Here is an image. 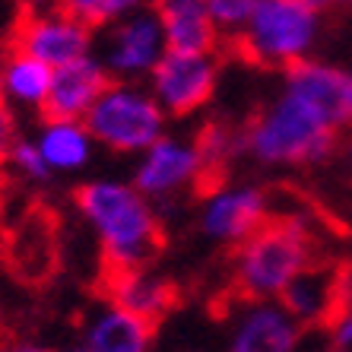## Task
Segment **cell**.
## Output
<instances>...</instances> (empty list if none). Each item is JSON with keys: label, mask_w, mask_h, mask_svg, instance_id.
<instances>
[{"label": "cell", "mask_w": 352, "mask_h": 352, "mask_svg": "<svg viewBox=\"0 0 352 352\" xmlns=\"http://www.w3.org/2000/svg\"><path fill=\"white\" fill-rule=\"evenodd\" d=\"M60 7H67L76 19L89 25V29H108L118 19L131 16L137 10L146 7V0H60Z\"/></svg>", "instance_id": "20"}, {"label": "cell", "mask_w": 352, "mask_h": 352, "mask_svg": "<svg viewBox=\"0 0 352 352\" xmlns=\"http://www.w3.org/2000/svg\"><path fill=\"white\" fill-rule=\"evenodd\" d=\"M115 76L108 74L102 58L82 54L70 64L54 67V80L45 102V118H86L96 98L108 89V82Z\"/></svg>", "instance_id": "13"}, {"label": "cell", "mask_w": 352, "mask_h": 352, "mask_svg": "<svg viewBox=\"0 0 352 352\" xmlns=\"http://www.w3.org/2000/svg\"><path fill=\"white\" fill-rule=\"evenodd\" d=\"M16 146V121L7 105H0V165L10 162V153Z\"/></svg>", "instance_id": "24"}, {"label": "cell", "mask_w": 352, "mask_h": 352, "mask_svg": "<svg viewBox=\"0 0 352 352\" xmlns=\"http://www.w3.org/2000/svg\"><path fill=\"white\" fill-rule=\"evenodd\" d=\"M349 279H352V270L346 263L318 261V257H314L286 286L283 302H286V308L302 320L305 327L327 330L330 320L343 311L346 305H352Z\"/></svg>", "instance_id": "10"}, {"label": "cell", "mask_w": 352, "mask_h": 352, "mask_svg": "<svg viewBox=\"0 0 352 352\" xmlns=\"http://www.w3.org/2000/svg\"><path fill=\"white\" fill-rule=\"evenodd\" d=\"M108 302L124 305L131 311L143 314L149 320H162L178 302V289L172 279L159 276L149 267H131V270H102Z\"/></svg>", "instance_id": "15"}, {"label": "cell", "mask_w": 352, "mask_h": 352, "mask_svg": "<svg viewBox=\"0 0 352 352\" xmlns=\"http://www.w3.org/2000/svg\"><path fill=\"white\" fill-rule=\"evenodd\" d=\"M219 64L216 51H175L168 48L149 74V89L168 118H190L213 98Z\"/></svg>", "instance_id": "6"}, {"label": "cell", "mask_w": 352, "mask_h": 352, "mask_svg": "<svg viewBox=\"0 0 352 352\" xmlns=\"http://www.w3.org/2000/svg\"><path fill=\"white\" fill-rule=\"evenodd\" d=\"M133 184L149 200H172L188 188H194L197 194L213 188L197 140L188 143V140H175L165 133L149 149L140 153V162L133 168Z\"/></svg>", "instance_id": "7"}, {"label": "cell", "mask_w": 352, "mask_h": 352, "mask_svg": "<svg viewBox=\"0 0 352 352\" xmlns=\"http://www.w3.org/2000/svg\"><path fill=\"white\" fill-rule=\"evenodd\" d=\"M10 165H13V172L25 181H48L51 175H54L48 159L41 156V149L35 140H16V146L10 153Z\"/></svg>", "instance_id": "21"}, {"label": "cell", "mask_w": 352, "mask_h": 352, "mask_svg": "<svg viewBox=\"0 0 352 352\" xmlns=\"http://www.w3.org/2000/svg\"><path fill=\"white\" fill-rule=\"evenodd\" d=\"M320 35V13L302 0H257L248 25L232 38L245 60L267 70H286L308 58Z\"/></svg>", "instance_id": "4"}, {"label": "cell", "mask_w": 352, "mask_h": 352, "mask_svg": "<svg viewBox=\"0 0 352 352\" xmlns=\"http://www.w3.org/2000/svg\"><path fill=\"white\" fill-rule=\"evenodd\" d=\"M254 7H257V0H210V13H213L219 32L229 35V38H235L245 29Z\"/></svg>", "instance_id": "22"}, {"label": "cell", "mask_w": 352, "mask_h": 352, "mask_svg": "<svg viewBox=\"0 0 352 352\" xmlns=\"http://www.w3.org/2000/svg\"><path fill=\"white\" fill-rule=\"evenodd\" d=\"M346 127L330 121L320 108L302 96L283 89L270 108H263L245 127V149L261 165L276 168H305L327 162L340 149Z\"/></svg>", "instance_id": "2"}, {"label": "cell", "mask_w": 352, "mask_h": 352, "mask_svg": "<svg viewBox=\"0 0 352 352\" xmlns=\"http://www.w3.org/2000/svg\"><path fill=\"white\" fill-rule=\"evenodd\" d=\"M346 159H349V168H352V137H349V143H346Z\"/></svg>", "instance_id": "28"}, {"label": "cell", "mask_w": 352, "mask_h": 352, "mask_svg": "<svg viewBox=\"0 0 352 352\" xmlns=\"http://www.w3.org/2000/svg\"><path fill=\"white\" fill-rule=\"evenodd\" d=\"M82 121L105 149L118 156H140L165 133L168 115L153 89H140L137 80H111Z\"/></svg>", "instance_id": "5"}, {"label": "cell", "mask_w": 352, "mask_h": 352, "mask_svg": "<svg viewBox=\"0 0 352 352\" xmlns=\"http://www.w3.org/2000/svg\"><path fill=\"white\" fill-rule=\"evenodd\" d=\"M76 210L102 245L105 270L149 267L162 248V222L153 200L137 184L124 181H89L76 190Z\"/></svg>", "instance_id": "1"}, {"label": "cell", "mask_w": 352, "mask_h": 352, "mask_svg": "<svg viewBox=\"0 0 352 352\" xmlns=\"http://www.w3.org/2000/svg\"><path fill=\"white\" fill-rule=\"evenodd\" d=\"M349 118H352V74H349Z\"/></svg>", "instance_id": "29"}, {"label": "cell", "mask_w": 352, "mask_h": 352, "mask_svg": "<svg viewBox=\"0 0 352 352\" xmlns=\"http://www.w3.org/2000/svg\"><path fill=\"white\" fill-rule=\"evenodd\" d=\"M302 330L305 324L283 298H245L229 346L235 352H289L302 343Z\"/></svg>", "instance_id": "12"}, {"label": "cell", "mask_w": 352, "mask_h": 352, "mask_svg": "<svg viewBox=\"0 0 352 352\" xmlns=\"http://www.w3.org/2000/svg\"><path fill=\"white\" fill-rule=\"evenodd\" d=\"M165 41L175 51H216L222 32L210 13V0H153Z\"/></svg>", "instance_id": "16"}, {"label": "cell", "mask_w": 352, "mask_h": 352, "mask_svg": "<svg viewBox=\"0 0 352 352\" xmlns=\"http://www.w3.org/2000/svg\"><path fill=\"white\" fill-rule=\"evenodd\" d=\"M286 82L283 89L302 96L305 102H311L314 108H320L330 121H336L340 127H349V74L340 70L333 64L314 58H302L298 64L286 67Z\"/></svg>", "instance_id": "14"}, {"label": "cell", "mask_w": 352, "mask_h": 352, "mask_svg": "<svg viewBox=\"0 0 352 352\" xmlns=\"http://www.w3.org/2000/svg\"><path fill=\"white\" fill-rule=\"evenodd\" d=\"M25 7H45V3H60V0H23Z\"/></svg>", "instance_id": "26"}, {"label": "cell", "mask_w": 352, "mask_h": 352, "mask_svg": "<svg viewBox=\"0 0 352 352\" xmlns=\"http://www.w3.org/2000/svg\"><path fill=\"white\" fill-rule=\"evenodd\" d=\"M0 74H3V92L7 102L23 108H35L45 111L51 92V80H54V67L45 64L41 58L29 54V51L10 48L7 58L0 60Z\"/></svg>", "instance_id": "19"}, {"label": "cell", "mask_w": 352, "mask_h": 352, "mask_svg": "<svg viewBox=\"0 0 352 352\" xmlns=\"http://www.w3.org/2000/svg\"><path fill=\"white\" fill-rule=\"evenodd\" d=\"M92 32L96 29H89L60 3H54V7H25V16L19 19L10 48L29 51L45 64L60 67L82 58V54H92Z\"/></svg>", "instance_id": "8"}, {"label": "cell", "mask_w": 352, "mask_h": 352, "mask_svg": "<svg viewBox=\"0 0 352 352\" xmlns=\"http://www.w3.org/2000/svg\"><path fill=\"white\" fill-rule=\"evenodd\" d=\"M302 3H308V7L314 10V13H336V10H346L352 7V0H302Z\"/></svg>", "instance_id": "25"}, {"label": "cell", "mask_w": 352, "mask_h": 352, "mask_svg": "<svg viewBox=\"0 0 352 352\" xmlns=\"http://www.w3.org/2000/svg\"><path fill=\"white\" fill-rule=\"evenodd\" d=\"M156 327V320L143 318L124 305L108 302L105 311H98L86 327L82 346L89 352H143L153 346Z\"/></svg>", "instance_id": "17"}, {"label": "cell", "mask_w": 352, "mask_h": 352, "mask_svg": "<svg viewBox=\"0 0 352 352\" xmlns=\"http://www.w3.org/2000/svg\"><path fill=\"white\" fill-rule=\"evenodd\" d=\"M200 197H204V204H200V232L210 241H219V245H241L251 232H257L270 219L267 194L261 188H251V184L229 188V184L219 181Z\"/></svg>", "instance_id": "11"}, {"label": "cell", "mask_w": 352, "mask_h": 352, "mask_svg": "<svg viewBox=\"0 0 352 352\" xmlns=\"http://www.w3.org/2000/svg\"><path fill=\"white\" fill-rule=\"evenodd\" d=\"M165 51L168 41L156 10H137L105 29L102 60L115 80H143L156 70Z\"/></svg>", "instance_id": "9"}, {"label": "cell", "mask_w": 352, "mask_h": 352, "mask_svg": "<svg viewBox=\"0 0 352 352\" xmlns=\"http://www.w3.org/2000/svg\"><path fill=\"white\" fill-rule=\"evenodd\" d=\"M327 330H330V343L336 349H349L352 346V305H346L343 311L330 320Z\"/></svg>", "instance_id": "23"}, {"label": "cell", "mask_w": 352, "mask_h": 352, "mask_svg": "<svg viewBox=\"0 0 352 352\" xmlns=\"http://www.w3.org/2000/svg\"><path fill=\"white\" fill-rule=\"evenodd\" d=\"M0 105H7V92H3V74H0Z\"/></svg>", "instance_id": "27"}, {"label": "cell", "mask_w": 352, "mask_h": 352, "mask_svg": "<svg viewBox=\"0 0 352 352\" xmlns=\"http://www.w3.org/2000/svg\"><path fill=\"white\" fill-rule=\"evenodd\" d=\"M35 143L48 159L51 172H80L82 165H89L96 137L80 118H45Z\"/></svg>", "instance_id": "18"}, {"label": "cell", "mask_w": 352, "mask_h": 352, "mask_svg": "<svg viewBox=\"0 0 352 352\" xmlns=\"http://www.w3.org/2000/svg\"><path fill=\"white\" fill-rule=\"evenodd\" d=\"M314 261V238L295 216L267 219L235 245L232 286L241 298H283L286 286Z\"/></svg>", "instance_id": "3"}]
</instances>
